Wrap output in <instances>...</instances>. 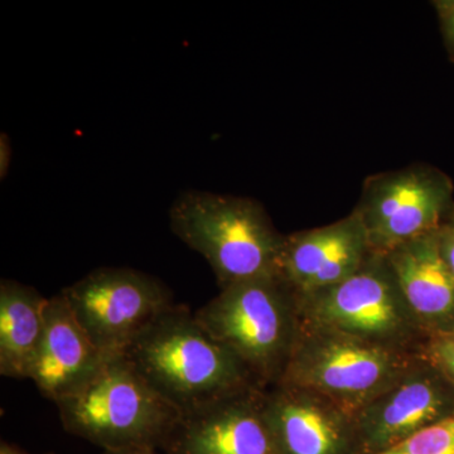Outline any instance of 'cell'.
Listing matches in <instances>:
<instances>
[{"label": "cell", "mask_w": 454, "mask_h": 454, "mask_svg": "<svg viewBox=\"0 0 454 454\" xmlns=\"http://www.w3.org/2000/svg\"><path fill=\"white\" fill-rule=\"evenodd\" d=\"M12 160L11 139L7 134L0 136V178L4 179L8 176Z\"/></svg>", "instance_id": "obj_20"}, {"label": "cell", "mask_w": 454, "mask_h": 454, "mask_svg": "<svg viewBox=\"0 0 454 454\" xmlns=\"http://www.w3.org/2000/svg\"><path fill=\"white\" fill-rule=\"evenodd\" d=\"M49 298L12 279L0 282V373L29 379L43 334Z\"/></svg>", "instance_id": "obj_15"}, {"label": "cell", "mask_w": 454, "mask_h": 454, "mask_svg": "<svg viewBox=\"0 0 454 454\" xmlns=\"http://www.w3.org/2000/svg\"><path fill=\"white\" fill-rule=\"evenodd\" d=\"M109 356L83 331L64 295H53L44 309L40 348L29 373L42 395L53 403L82 390Z\"/></svg>", "instance_id": "obj_13"}, {"label": "cell", "mask_w": 454, "mask_h": 454, "mask_svg": "<svg viewBox=\"0 0 454 454\" xmlns=\"http://www.w3.org/2000/svg\"><path fill=\"white\" fill-rule=\"evenodd\" d=\"M0 454H32L23 450L22 448L16 446V444L8 443V442L2 441L0 443ZM46 454H55L52 452Z\"/></svg>", "instance_id": "obj_22"}, {"label": "cell", "mask_w": 454, "mask_h": 454, "mask_svg": "<svg viewBox=\"0 0 454 454\" xmlns=\"http://www.w3.org/2000/svg\"><path fill=\"white\" fill-rule=\"evenodd\" d=\"M426 339L454 331V276L439 250L437 230L385 254Z\"/></svg>", "instance_id": "obj_14"}, {"label": "cell", "mask_w": 454, "mask_h": 454, "mask_svg": "<svg viewBox=\"0 0 454 454\" xmlns=\"http://www.w3.org/2000/svg\"><path fill=\"white\" fill-rule=\"evenodd\" d=\"M122 356L182 414L265 387L197 321L195 313L178 304L145 328Z\"/></svg>", "instance_id": "obj_1"}, {"label": "cell", "mask_w": 454, "mask_h": 454, "mask_svg": "<svg viewBox=\"0 0 454 454\" xmlns=\"http://www.w3.org/2000/svg\"><path fill=\"white\" fill-rule=\"evenodd\" d=\"M297 301L301 322L333 333L414 352L426 340L385 254L372 252L356 273Z\"/></svg>", "instance_id": "obj_6"}, {"label": "cell", "mask_w": 454, "mask_h": 454, "mask_svg": "<svg viewBox=\"0 0 454 454\" xmlns=\"http://www.w3.org/2000/svg\"><path fill=\"white\" fill-rule=\"evenodd\" d=\"M378 454H454V414Z\"/></svg>", "instance_id": "obj_16"}, {"label": "cell", "mask_w": 454, "mask_h": 454, "mask_svg": "<svg viewBox=\"0 0 454 454\" xmlns=\"http://www.w3.org/2000/svg\"><path fill=\"white\" fill-rule=\"evenodd\" d=\"M452 196L446 175L417 164L370 176L354 212L373 252L387 254L438 230L454 208Z\"/></svg>", "instance_id": "obj_8"}, {"label": "cell", "mask_w": 454, "mask_h": 454, "mask_svg": "<svg viewBox=\"0 0 454 454\" xmlns=\"http://www.w3.org/2000/svg\"><path fill=\"white\" fill-rule=\"evenodd\" d=\"M55 404L66 432L104 450H160L184 415L122 355L107 358L88 385Z\"/></svg>", "instance_id": "obj_3"}, {"label": "cell", "mask_w": 454, "mask_h": 454, "mask_svg": "<svg viewBox=\"0 0 454 454\" xmlns=\"http://www.w3.org/2000/svg\"><path fill=\"white\" fill-rule=\"evenodd\" d=\"M454 414V387L420 355L389 389L352 414L355 454H378Z\"/></svg>", "instance_id": "obj_9"}, {"label": "cell", "mask_w": 454, "mask_h": 454, "mask_svg": "<svg viewBox=\"0 0 454 454\" xmlns=\"http://www.w3.org/2000/svg\"><path fill=\"white\" fill-rule=\"evenodd\" d=\"M372 252L365 227L352 211L330 225L286 235L277 277L297 297L309 294L356 273Z\"/></svg>", "instance_id": "obj_11"}, {"label": "cell", "mask_w": 454, "mask_h": 454, "mask_svg": "<svg viewBox=\"0 0 454 454\" xmlns=\"http://www.w3.org/2000/svg\"><path fill=\"white\" fill-rule=\"evenodd\" d=\"M268 389L253 387L182 415L160 450L166 454H280L265 417Z\"/></svg>", "instance_id": "obj_10"}, {"label": "cell", "mask_w": 454, "mask_h": 454, "mask_svg": "<svg viewBox=\"0 0 454 454\" xmlns=\"http://www.w3.org/2000/svg\"><path fill=\"white\" fill-rule=\"evenodd\" d=\"M74 318L106 356H121L158 317L176 306L158 278L129 268H98L62 289Z\"/></svg>", "instance_id": "obj_7"}, {"label": "cell", "mask_w": 454, "mask_h": 454, "mask_svg": "<svg viewBox=\"0 0 454 454\" xmlns=\"http://www.w3.org/2000/svg\"><path fill=\"white\" fill-rule=\"evenodd\" d=\"M434 7L437 9L448 49L454 57V0H439L434 2Z\"/></svg>", "instance_id": "obj_19"}, {"label": "cell", "mask_w": 454, "mask_h": 454, "mask_svg": "<svg viewBox=\"0 0 454 454\" xmlns=\"http://www.w3.org/2000/svg\"><path fill=\"white\" fill-rule=\"evenodd\" d=\"M103 454H166L160 450L153 448H131V450H104Z\"/></svg>", "instance_id": "obj_21"}, {"label": "cell", "mask_w": 454, "mask_h": 454, "mask_svg": "<svg viewBox=\"0 0 454 454\" xmlns=\"http://www.w3.org/2000/svg\"><path fill=\"white\" fill-rule=\"evenodd\" d=\"M419 357V352L367 342L301 321L292 356L278 384L313 391L352 415L400 380Z\"/></svg>", "instance_id": "obj_5"}, {"label": "cell", "mask_w": 454, "mask_h": 454, "mask_svg": "<svg viewBox=\"0 0 454 454\" xmlns=\"http://www.w3.org/2000/svg\"><path fill=\"white\" fill-rule=\"evenodd\" d=\"M265 387L282 379L301 328L297 297L278 277L232 284L195 313Z\"/></svg>", "instance_id": "obj_4"}, {"label": "cell", "mask_w": 454, "mask_h": 454, "mask_svg": "<svg viewBox=\"0 0 454 454\" xmlns=\"http://www.w3.org/2000/svg\"><path fill=\"white\" fill-rule=\"evenodd\" d=\"M169 226L211 265L221 289L277 277L286 235L255 200L184 191L170 206Z\"/></svg>", "instance_id": "obj_2"}, {"label": "cell", "mask_w": 454, "mask_h": 454, "mask_svg": "<svg viewBox=\"0 0 454 454\" xmlns=\"http://www.w3.org/2000/svg\"><path fill=\"white\" fill-rule=\"evenodd\" d=\"M439 250L454 276V208L437 230Z\"/></svg>", "instance_id": "obj_18"}, {"label": "cell", "mask_w": 454, "mask_h": 454, "mask_svg": "<svg viewBox=\"0 0 454 454\" xmlns=\"http://www.w3.org/2000/svg\"><path fill=\"white\" fill-rule=\"evenodd\" d=\"M419 354L443 372L454 387V331L424 340Z\"/></svg>", "instance_id": "obj_17"}, {"label": "cell", "mask_w": 454, "mask_h": 454, "mask_svg": "<svg viewBox=\"0 0 454 454\" xmlns=\"http://www.w3.org/2000/svg\"><path fill=\"white\" fill-rule=\"evenodd\" d=\"M265 417L280 454H355L352 415L313 391L269 387Z\"/></svg>", "instance_id": "obj_12"}]
</instances>
